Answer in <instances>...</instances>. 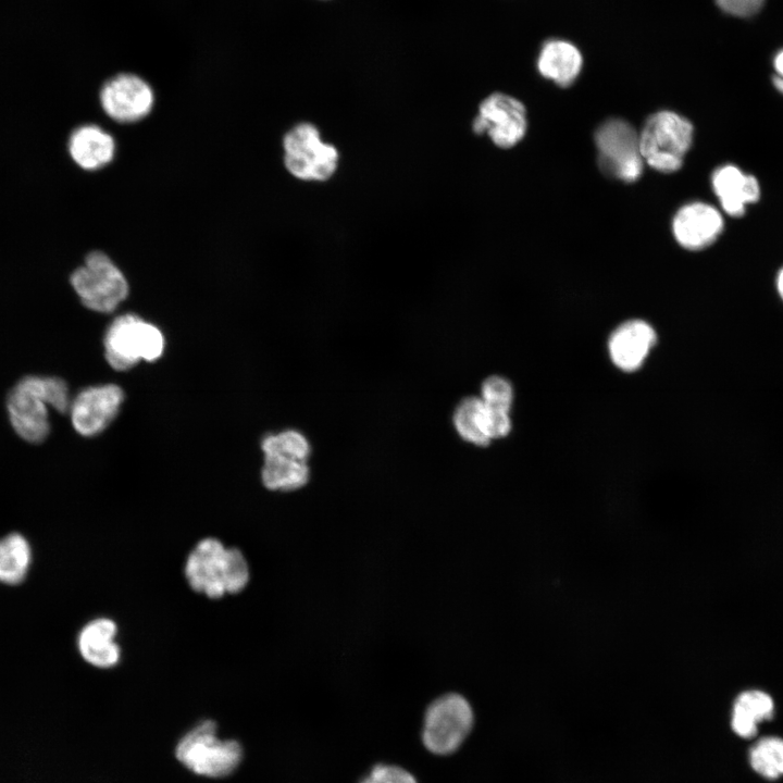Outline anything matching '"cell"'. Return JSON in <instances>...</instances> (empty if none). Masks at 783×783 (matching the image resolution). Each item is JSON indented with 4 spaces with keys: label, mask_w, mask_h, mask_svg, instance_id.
Masks as SVG:
<instances>
[{
    "label": "cell",
    "mask_w": 783,
    "mask_h": 783,
    "mask_svg": "<svg viewBox=\"0 0 783 783\" xmlns=\"http://www.w3.org/2000/svg\"><path fill=\"white\" fill-rule=\"evenodd\" d=\"M282 146L284 166L299 181L327 182L339 167V150L325 141L311 122L291 126L283 136Z\"/></svg>",
    "instance_id": "6da1fadb"
},
{
    "label": "cell",
    "mask_w": 783,
    "mask_h": 783,
    "mask_svg": "<svg viewBox=\"0 0 783 783\" xmlns=\"http://www.w3.org/2000/svg\"><path fill=\"white\" fill-rule=\"evenodd\" d=\"M103 346L109 365L116 371H127L140 361H157L163 355L165 339L157 325L137 314L125 313L110 323Z\"/></svg>",
    "instance_id": "7a4b0ae2"
},
{
    "label": "cell",
    "mask_w": 783,
    "mask_h": 783,
    "mask_svg": "<svg viewBox=\"0 0 783 783\" xmlns=\"http://www.w3.org/2000/svg\"><path fill=\"white\" fill-rule=\"evenodd\" d=\"M70 283L80 302L98 313H111L127 298L128 282L122 270L104 252H89L75 269Z\"/></svg>",
    "instance_id": "3957f363"
},
{
    "label": "cell",
    "mask_w": 783,
    "mask_h": 783,
    "mask_svg": "<svg viewBox=\"0 0 783 783\" xmlns=\"http://www.w3.org/2000/svg\"><path fill=\"white\" fill-rule=\"evenodd\" d=\"M176 758L190 771L210 778L231 774L240 763L243 749L233 739H221L216 724L207 720L197 724L178 742Z\"/></svg>",
    "instance_id": "277c9868"
},
{
    "label": "cell",
    "mask_w": 783,
    "mask_h": 783,
    "mask_svg": "<svg viewBox=\"0 0 783 783\" xmlns=\"http://www.w3.org/2000/svg\"><path fill=\"white\" fill-rule=\"evenodd\" d=\"M638 137L643 160L659 172L671 173L682 166L693 141V125L674 112L660 111L648 117Z\"/></svg>",
    "instance_id": "5b68a950"
},
{
    "label": "cell",
    "mask_w": 783,
    "mask_h": 783,
    "mask_svg": "<svg viewBox=\"0 0 783 783\" xmlns=\"http://www.w3.org/2000/svg\"><path fill=\"white\" fill-rule=\"evenodd\" d=\"M474 721L473 710L464 696L447 693L427 707L422 729L425 747L437 755L457 750L470 733Z\"/></svg>",
    "instance_id": "8992f818"
},
{
    "label": "cell",
    "mask_w": 783,
    "mask_h": 783,
    "mask_svg": "<svg viewBox=\"0 0 783 783\" xmlns=\"http://www.w3.org/2000/svg\"><path fill=\"white\" fill-rule=\"evenodd\" d=\"M598 164L601 171L626 183L635 182L643 172L639 137L633 126L620 119H610L595 133Z\"/></svg>",
    "instance_id": "52a82bcc"
},
{
    "label": "cell",
    "mask_w": 783,
    "mask_h": 783,
    "mask_svg": "<svg viewBox=\"0 0 783 783\" xmlns=\"http://www.w3.org/2000/svg\"><path fill=\"white\" fill-rule=\"evenodd\" d=\"M526 125L523 103L509 95L494 92L478 104L472 130L478 136L487 135L495 146L508 149L524 137Z\"/></svg>",
    "instance_id": "ba28073f"
},
{
    "label": "cell",
    "mask_w": 783,
    "mask_h": 783,
    "mask_svg": "<svg viewBox=\"0 0 783 783\" xmlns=\"http://www.w3.org/2000/svg\"><path fill=\"white\" fill-rule=\"evenodd\" d=\"M99 101L103 112L122 124L139 122L152 110L154 92L138 75L121 73L108 79L100 89Z\"/></svg>",
    "instance_id": "9c48e42d"
},
{
    "label": "cell",
    "mask_w": 783,
    "mask_h": 783,
    "mask_svg": "<svg viewBox=\"0 0 783 783\" xmlns=\"http://www.w3.org/2000/svg\"><path fill=\"white\" fill-rule=\"evenodd\" d=\"M124 391L116 384H102L82 389L72 398L70 418L74 430L84 437L102 433L117 417Z\"/></svg>",
    "instance_id": "30bf717a"
},
{
    "label": "cell",
    "mask_w": 783,
    "mask_h": 783,
    "mask_svg": "<svg viewBox=\"0 0 783 783\" xmlns=\"http://www.w3.org/2000/svg\"><path fill=\"white\" fill-rule=\"evenodd\" d=\"M227 550L216 538L199 540L185 562V577L189 586L209 598L226 595Z\"/></svg>",
    "instance_id": "8fae6325"
},
{
    "label": "cell",
    "mask_w": 783,
    "mask_h": 783,
    "mask_svg": "<svg viewBox=\"0 0 783 783\" xmlns=\"http://www.w3.org/2000/svg\"><path fill=\"white\" fill-rule=\"evenodd\" d=\"M7 411L11 426L23 440L39 444L49 435V407L22 380L9 391Z\"/></svg>",
    "instance_id": "7c38bea8"
},
{
    "label": "cell",
    "mask_w": 783,
    "mask_h": 783,
    "mask_svg": "<svg viewBox=\"0 0 783 783\" xmlns=\"http://www.w3.org/2000/svg\"><path fill=\"white\" fill-rule=\"evenodd\" d=\"M672 229L678 243L688 250H700L711 245L723 229L720 212L704 202H693L675 214Z\"/></svg>",
    "instance_id": "4fadbf2b"
},
{
    "label": "cell",
    "mask_w": 783,
    "mask_h": 783,
    "mask_svg": "<svg viewBox=\"0 0 783 783\" xmlns=\"http://www.w3.org/2000/svg\"><path fill=\"white\" fill-rule=\"evenodd\" d=\"M657 341L652 326L643 320H630L610 335L609 356L613 364L624 371L639 369Z\"/></svg>",
    "instance_id": "5bb4252c"
},
{
    "label": "cell",
    "mask_w": 783,
    "mask_h": 783,
    "mask_svg": "<svg viewBox=\"0 0 783 783\" xmlns=\"http://www.w3.org/2000/svg\"><path fill=\"white\" fill-rule=\"evenodd\" d=\"M116 635L117 625L112 619L100 617L88 621L77 635L80 657L95 668H113L121 659Z\"/></svg>",
    "instance_id": "9a60e30c"
},
{
    "label": "cell",
    "mask_w": 783,
    "mask_h": 783,
    "mask_svg": "<svg viewBox=\"0 0 783 783\" xmlns=\"http://www.w3.org/2000/svg\"><path fill=\"white\" fill-rule=\"evenodd\" d=\"M116 145L113 136L96 124H84L72 130L67 151L73 162L85 171H97L112 162Z\"/></svg>",
    "instance_id": "2e32d148"
},
{
    "label": "cell",
    "mask_w": 783,
    "mask_h": 783,
    "mask_svg": "<svg viewBox=\"0 0 783 783\" xmlns=\"http://www.w3.org/2000/svg\"><path fill=\"white\" fill-rule=\"evenodd\" d=\"M712 187L722 209L731 216H742L746 206L758 201L760 197L757 178L731 164L714 171Z\"/></svg>",
    "instance_id": "e0dca14e"
},
{
    "label": "cell",
    "mask_w": 783,
    "mask_h": 783,
    "mask_svg": "<svg viewBox=\"0 0 783 783\" xmlns=\"http://www.w3.org/2000/svg\"><path fill=\"white\" fill-rule=\"evenodd\" d=\"M583 58L580 50L562 39L546 41L537 60L538 72L561 87L570 86L581 72Z\"/></svg>",
    "instance_id": "ac0fdd59"
},
{
    "label": "cell",
    "mask_w": 783,
    "mask_h": 783,
    "mask_svg": "<svg viewBox=\"0 0 783 783\" xmlns=\"http://www.w3.org/2000/svg\"><path fill=\"white\" fill-rule=\"evenodd\" d=\"M263 485L273 492H294L302 488L310 480L307 462L279 453L264 455L261 470Z\"/></svg>",
    "instance_id": "d6986e66"
},
{
    "label": "cell",
    "mask_w": 783,
    "mask_h": 783,
    "mask_svg": "<svg viewBox=\"0 0 783 783\" xmlns=\"http://www.w3.org/2000/svg\"><path fill=\"white\" fill-rule=\"evenodd\" d=\"M772 698L761 691H746L739 694L734 703L732 729L745 738L757 733V724L773 716Z\"/></svg>",
    "instance_id": "ffe728a7"
},
{
    "label": "cell",
    "mask_w": 783,
    "mask_h": 783,
    "mask_svg": "<svg viewBox=\"0 0 783 783\" xmlns=\"http://www.w3.org/2000/svg\"><path fill=\"white\" fill-rule=\"evenodd\" d=\"M32 547L28 539L17 532L0 538V583L21 584L32 564Z\"/></svg>",
    "instance_id": "44dd1931"
},
{
    "label": "cell",
    "mask_w": 783,
    "mask_h": 783,
    "mask_svg": "<svg viewBox=\"0 0 783 783\" xmlns=\"http://www.w3.org/2000/svg\"><path fill=\"white\" fill-rule=\"evenodd\" d=\"M452 423L458 435L467 443L484 447L490 443L486 427L485 406L480 397L463 398L456 407Z\"/></svg>",
    "instance_id": "7402d4cb"
},
{
    "label": "cell",
    "mask_w": 783,
    "mask_h": 783,
    "mask_svg": "<svg viewBox=\"0 0 783 783\" xmlns=\"http://www.w3.org/2000/svg\"><path fill=\"white\" fill-rule=\"evenodd\" d=\"M751 768L760 775L773 780L783 775V739L766 737L749 751Z\"/></svg>",
    "instance_id": "603a6c76"
},
{
    "label": "cell",
    "mask_w": 783,
    "mask_h": 783,
    "mask_svg": "<svg viewBox=\"0 0 783 783\" xmlns=\"http://www.w3.org/2000/svg\"><path fill=\"white\" fill-rule=\"evenodd\" d=\"M263 455L279 453L295 460L307 462L311 455V446L307 437L296 430H285L269 434L261 440Z\"/></svg>",
    "instance_id": "cb8c5ba5"
},
{
    "label": "cell",
    "mask_w": 783,
    "mask_h": 783,
    "mask_svg": "<svg viewBox=\"0 0 783 783\" xmlns=\"http://www.w3.org/2000/svg\"><path fill=\"white\" fill-rule=\"evenodd\" d=\"M49 408L60 413L69 412L72 398L65 381L57 376L27 375L21 378Z\"/></svg>",
    "instance_id": "d4e9b609"
},
{
    "label": "cell",
    "mask_w": 783,
    "mask_h": 783,
    "mask_svg": "<svg viewBox=\"0 0 783 783\" xmlns=\"http://www.w3.org/2000/svg\"><path fill=\"white\" fill-rule=\"evenodd\" d=\"M480 398L486 407L510 411L513 387L504 376L492 375L482 383Z\"/></svg>",
    "instance_id": "484cf974"
},
{
    "label": "cell",
    "mask_w": 783,
    "mask_h": 783,
    "mask_svg": "<svg viewBox=\"0 0 783 783\" xmlns=\"http://www.w3.org/2000/svg\"><path fill=\"white\" fill-rule=\"evenodd\" d=\"M250 570L246 557L238 548H228L226 569V593L237 594L248 585Z\"/></svg>",
    "instance_id": "4316f807"
},
{
    "label": "cell",
    "mask_w": 783,
    "mask_h": 783,
    "mask_svg": "<svg viewBox=\"0 0 783 783\" xmlns=\"http://www.w3.org/2000/svg\"><path fill=\"white\" fill-rule=\"evenodd\" d=\"M360 783H417L407 770L391 765H376Z\"/></svg>",
    "instance_id": "83f0119b"
},
{
    "label": "cell",
    "mask_w": 783,
    "mask_h": 783,
    "mask_svg": "<svg viewBox=\"0 0 783 783\" xmlns=\"http://www.w3.org/2000/svg\"><path fill=\"white\" fill-rule=\"evenodd\" d=\"M485 413L486 427L490 440L504 438L510 433L512 427L510 411L485 406Z\"/></svg>",
    "instance_id": "f1b7e54d"
},
{
    "label": "cell",
    "mask_w": 783,
    "mask_h": 783,
    "mask_svg": "<svg viewBox=\"0 0 783 783\" xmlns=\"http://www.w3.org/2000/svg\"><path fill=\"white\" fill-rule=\"evenodd\" d=\"M766 0H716L725 13L737 17H750L758 13Z\"/></svg>",
    "instance_id": "f546056e"
},
{
    "label": "cell",
    "mask_w": 783,
    "mask_h": 783,
    "mask_svg": "<svg viewBox=\"0 0 783 783\" xmlns=\"http://www.w3.org/2000/svg\"><path fill=\"white\" fill-rule=\"evenodd\" d=\"M775 75L772 76L774 87L783 94V49L776 53L773 60Z\"/></svg>",
    "instance_id": "4dcf8cb0"
},
{
    "label": "cell",
    "mask_w": 783,
    "mask_h": 783,
    "mask_svg": "<svg viewBox=\"0 0 783 783\" xmlns=\"http://www.w3.org/2000/svg\"><path fill=\"white\" fill-rule=\"evenodd\" d=\"M776 285H778V290H779L781 297L783 298V269L780 271V273L778 275Z\"/></svg>",
    "instance_id": "1f68e13d"
}]
</instances>
